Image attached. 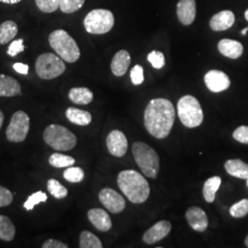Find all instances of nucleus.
<instances>
[{
  "label": "nucleus",
  "mask_w": 248,
  "mask_h": 248,
  "mask_svg": "<svg viewBox=\"0 0 248 248\" xmlns=\"http://www.w3.org/2000/svg\"><path fill=\"white\" fill-rule=\"evenodd\" d=\"M176 111L167 98L152 99L144 110V126L147 132L157 139H165L172 130Z\"/></svg>",
  "instance_id": "f257e3e1"
},
{
  "label": "nucleus",
  "mask_w": 248,
  "mask_h": 248,
  "mask_svg": "<svg viewBox=\"0 0 248 248\" xmlns=\"http://www.w3.org/2000/svg\"><path fill=\"white\" fill-rule=\"evenodd\" d=\"M117 182L120 189L133 203H143L150 195V186L147 180L137 171H122Z\"/></svg>",
  "instance_id": "f03ea898"
},
{
  "label": "nucleus",
  "mask_w": 248,
  "mask_h": 248,
  "mask_svg": "<svg viewBox=\"0 0 248 248\" xmlns=\"http://www.w3.org/2000/svg\"><path fill=\"white\" fill-rule=\"evenodd\" d=\"M49 44L63 61L75 62L79 59V47L67 31L63 30L54 31L49 36Z\"/></svg>",
  "instance_id": "7ed1b4c3"
},
{
  "label": "nucleus",
  "mask_w": 248,
  "mask_h": 248,
  "mask_svg": "<svg viewBox=\"0 0 248 248\" xmlns=\"http://www.w3.org/2000/svg\"><path fill=\"white\" fill-rule=\"evenodd\" d=\"M133 154L136 164L145 177L150 178L157 177L160 167L159 156L150 145L142 142H134Z\"/></svg>",
  "instance_id": "20e7f679"
},
{
  "label": "nucleus",
  "mask_w": 248,
  "mask_h": 248,
  "mask_svg": "<svg viewBox=\"0 0 248 248\" xmlns=\"http://www.w3.org/2000/svg\"><path fill=\"white\" fill-rule=\"evenodd\" d=\"M44 139L54 150H71L78 143L77 136L67 128L58 124H51L45 129Z\"/></svg>",
  "instance_id": "39448f33"
},
{
  "label": "nucleus",
  "mask_w": 248,
  "mask_h": 248,
  "mask_svg": "<svg viewBox=\"0 0 248 248\" xmlns=\"http://www.w3.org/2000/svg\"><path fill=\"white\" fill-rule=\"evenodd\" d=\"M177 114L180 122L187 128L199 127L203 122V111L197 98L186 95L177 102Z\"/></svg>",
  "instance_id": "423d86ee"
},
{
  "label": "nucleus",
  "mask_w": 248,
  "mask_h": 248,
  "mask_svg": "<svg viewBox=\"0 0 248 248\" xmlns=\"http://www.w3.org/2000/svg\"><path fill=\"white\" fill-rule=\"evenodd\" d=\"M37 75L42 79L51 80L62 75L66 67L60 56L52 53L41 54L35 62Z\"/></svg>",
  "instance_id": "0eeeda50"
},
{
  "label": "nucleus",
  "mask_w": 248,
  "mask_h": 248,
  "mask_svg": "<svg viewBox=\"0 0 248 248\" xmlns=\"http://www.w3.org/2000/svg\"><path fill=\"white\" fill-rule=\"evenodd\" d=\"M86 31L91 34H105L114 26V16L107 9H94L84 19Z\"/></svg>",
  "instance_id": "6e6552de"
},
{
  "label": "nucleus",
  "mask_w": 248,
  "mask_h": 248,
  "mask_svg": "<svg viewBox=\"0 0 248 248\" xmlns=\"http://www.w3.org/2000/svg\"><path fill=\"white\" fill-rule=\"evenodd\" d=\"M30 131V118L22 110L16 111L10 120L7 129V139L9 142H21L26 139Z\"/></svg>",
  "instance_id": "1a4fd4ad"
},
{
  "label": "nucleus",
  "mask_w": 248,
  "mask_h": 248,
  "mask_svg": "<svg viewBox=\"0 0 248 248\" xmlns=\"http://www.w3.org/2000/svg\"><path fill=\"white\" fill-rule=\"evenodd\" d=\"M98 198L100 202L107 208L110 213H122L125 208V201L124 197L119 194L112 188H103L100 190Z\"/></svg>",
  "instance_id": "9d476101"
},
{
  "label": "nucleus",
  "mask_w": 248,
  "mask_h": 248,
  "mask_svg": "<svg viewBox=\"0 0 248 248\" xmlns=\"http://www.w3.org/2000/svg\"><path fill=\"white\" fill-rule=\"evenodd\" d=\"M107 147L108 152L116 157H123L128 149V141L123 132L114 130L107 137Z\"/></svg>",
  "instance_id": "9b49d317"
},
{
  "label": "nucleus",
  "mask_w": 248,
  "mask_h": 248,
  "mask_svg": "<svg viewBox=\"0 0 248 248\" xmlns=\"http://www.w3.org/2000/svg\"><path fill=\"white\" fill-rule=\"evenodd\" d=\"M204 81L206 87L214 93L222 92L229 89L231 85L230 78H228V76L225 73L219 70H211L208 72L204 77Z\"/></svg>",
  "instance_id": "f8f14e48"
},
{
  "label": "nucleus",
  "mask_w": 248,
  "mask_h": 248,
  "mask_svg": "<svg viewBox=\"0 0 248 248\" xmlns=\"http://www.w3.org/2000/svg\"><path fill=\"white\" fill-rule=\"evenodd\" d=\"M172 225L169 221H160L146 231L142 240L147 245H154L164 239L171 231Z\"/></svg>",
  "instance_id": "ddd939ff"
},
{
  "label": "nucleus",
  "mask_w": 248,
  "mask_h": 248,
  "mask_svg": "<svg viewBox=\"0 0 248 248\" xmlns=\"http://www.w3.org/2000/svg\"><path fill=\"white\" fill-rule=\"evenodd\" d=\"M186 221L196 232H204L208 228L207 214L199 207H190L186 213Z\"/></svg>",
  "instance_id": "4468645a"
},
{
  "label": "nucleus",
  "mask_w": 248,
  "mask_h": 248,
  "mask_svg": "<svg viewBox=\"0 0 248 248\" xmlns=\"http://www.w3.org/2000/svg\"><path fill=\"white\" fill-rule=\"evenodd\" d=\"M196 0H180L177 5V18L185 25H190L195 20Z\"/></svg>",
  "instance_id": "2eb2a0df"
},
{
  "label": "nucleus",
  "mask_w": 248,
  "mask_h": 248,
  "mask_svg": "<svg viewBox=\"0 0 248 248\" xmlns=\"http://www.w3.org/2000/svg\"><path fill=\"white\" fill-rule=\"evenodd\" d=\"M90 222L101 232H108L111 229L112 222L108 213L102 209H91L88 213Z\"/></svg>",
  "instance_id": "dca6fc26"
},
{
  "label": "nucleus",
  "mask_w": 248,
  "mask_h": 248,
  "mask_svg": "<svg viewBox=\"0 0 248 248\" xmlns=\"http://www.w3.org/2000/svg\"><path fill=\"white\" fill-rule=\"evenodd\" d=\"M234 14L230 10H223L213 16L210 21V27L215 31H222L230 29L234 23Z\"/></svg>",
  "instance_id": "f3484780"
},
{
  "label": "nucleus",
  "mask_w": 248,
  "mask_h": 248,
  "mask_svg": "<svg viewBox=\"0 0 248 248\" xmlns=\"http://www.w3.org/2000/svg\"><path fill=\"white\" fill-rule=\"evenodd\" d=\"M131 63L130 53L125 50H121L116 53L110 63L112 74L116 77H123L128 70Z\"/></svg>",
  "instance_id": "a211bd4d"
},
{
  "label": "nucleus",
  "mask_w": 248,
  "mask_h": 248,
  "mask_svg": "<svg viewBox=\"0 0 248 248\" xmlns=\"http://www.w3.org/2000/svg\"><path fill=\"white\" fill-rule=\"evenodd\" d=\"M219 52L231 59H237L243 54L244 47L239 42L230 40V39H223L218 44Z\"/></svg>",
  "instance_id": "6ab92c4d"
},
{
  "label": "nucleus",
  "mask_w": 248,
  "mask_h": 248,
  "mask_svg": "<svg viewBox=\"0 0 248 248\" xmlns=\"http://www.w3.org/2000/svg\"><path fill=\"white\" fill-rule=\"evenodd\" d=\"M21 92V87L17 80L6 75H0V97L11 98Z\"/></svg>",
  "instance_id": "aec40b11"
},
{
  "label": "nucleus",
  "mask_w": 248,
  "mask_h": 248,
  "mask_svg": "<svg viewBox=\"0 0 248 248\" xmlns=\"http://www.w3.org/2000/svg\"><path fill=\"white\" fill-rule=\"evenodd\" d=\"M224 169L232 177L241 179H248V165L242 160H228L224 164Z\"/></svg>",
  "instance_id": "412c9836"
},
{
  "label": "nucleus",
  "mask_w": 248,
  "mask_h": 248,
  "mask_svg": "<svg viewBox=\"0 0 248 248\" xmlns=\"http://www.w3.org/2000/svg\"><path fill=\"white\" fill-rule=\"evenodd\" d=\"M65 116L72 124L79 126H87L92 121V116L89 111L70 107L66 109Z\"/></svg>",
  "instance_id": "4be33fe9"
},
{
  "label": "nucleus",
  "mask_w": 248,
  "mask_h": 248,
  "mask_svg": "<svg viewBox=\"0 0 248 248\" xmlns=\"http://www.w3.org/2000/svg\"><path fill=\"white\" fill-rule=\"evenodd\" d=\"M68 98L75 104L87 105L93 100L94 95L88 88H73L68 93Z\"/></svg>",
  "instance_id": "5701e85b"
},
{
  "label": "nucleus",
  "mask_w": 248,
  "mask_h": 248,
  "mask_svg": "<svg viewBox=\"0 0 248 248\" xmlns=\"http://www.w3.org/2000/svg\"><path fill=\"white\" fill-rule=\"evenodd\" d=\"M18 25L12 21L7 20L0 25V45H7L18 34Z\"/></svg>",
  "instance_id": "b1692460"
},
{
  "label": "nucleus",
  "mask_w": 248,
  "mask_h": 248,
  "mask_svg": "<svg viewBox=\"0 0 248 248\" xmlns=\"http://www.w3.org/2000/svg\"><path fill=\"white\" fill-rule=\"evenodd\" d=\"M222 184V179L220 177H212L206 180L204 183L203 197L205 201L209 203H212L215 200L216 192Z\"/></svg>",
  "instance_id": "393cba45"
},
{
  "label": "nucleus",
  "mask_w": 248,
  "mask_h": 248,
  "mask_svg": "<svg viewBox=\"0 0 248 248\" xmlns=\"http://www.w3.org/2000/svg\"><path fill=\"white\" fill-rule=\"evenodd\" d=\"M16 228L14 223L5 215H0V239L10 242L14 239Z\"/></svg>",
  "instance_id": "a878e982"
},
{
  "label": "nucleus",
  "mask_w": 248,
  "mask_h": 248,
  "mask_svg": "<svg viewBox=\"0 0 248 248\" xmlns=\"http://www.w3.org/2000/svg\"><path fill=\"white\" fill-rule=\"evenodd\" d=\"M49 163L53 168L63 169V168L72 167L76 163V160L70 155H65L55 153L49 157Z\"/></svg>",
  "instance_id": "bb28decb"
},
{
  "label": "nucleus",
  "mask_w": 248,
  "mask_h": 248,
  "mask_svg": "<svg viewBox=\"0 0 248 248\" xmlns=\"http://www.w3.org/2000/svg\"><path fill=\"white\" fill-rule=\"evenodd\" d=\"M79 247L81 248H102V243L98 237L89 231L81 232L79 238Z\"/></svg>",
  "instance_id": "cd10ccee"
},
{
  "label": "nucleus",
  "mask_w": 248,
  "mask_h": 248,
  "mask_svg": "<svg viewBox=\"0 0 248 248\" xmlns=\"http://www.w3.org/2000/svg\"><path fill=\"white\" fill-rule=\"evenodd\" d=\"M47 188H48V191L51 193V195L58 200L64 199L68 194V190L66 189V187L62 186L58 180L53 179V178L48 180Z\"/></svg>",
  "instance_id": "c85d7f7f"
},
{
  "label": "nucleus",
  "mask_w": 248,
  "mask_h": 248,
  "mask_svg": "<svg viewBox=\"0 0 248 248\" xmlns=\"http://www.w3.org/2000/svg\"><path fill=\"white\" fill-rule=\"evenodd\" d=\"M63 177L65 180L71 183H79L82 182L85 177L84 170L78 167H69L63 172Z\"/></svg>",
  "instance_id": "c756f323"
},
{
  "label": "nucleus",
  "mask_w": 248,
  "mask_h": 248,
  "mask_svg": "<svg viewBox=\"0 0 248 248\" xmlns=\"http://www.w3.org/2000/svg\"><path fill=\"white\" fill-rule=\"evenodd\" d=\"M86 0H60V8L63 13L71 14L83 7Z\"/></svg>",
  "instance_id": "7c9ffc66"
},
{
  "label": "nucleus",
  "mask_w": 248,
  "mask_h": 248,
  "mask_svg": "<svg viewBox=\"0 0 248 248\" xmlns=\"http://www.w3.org/2000/svg\"><path fill=\"white\" fill-rule=\"evenodd\" d=\"M231 216L233 218H242L248 214V200H241L239 202L233 204L230 208Z\"/></svg>",
  "instance_id": "2f4dec72"
},
{
  "label": "nucleus",
  "mask_w": 248,
  "mask_h": 248,
  "mask_svg": "<svg viewBox=\"0 0 248 248\" xmlns=\"http://www.w3.org/2000/svg\"><path fill=\"white\" fill-rule=\"evenodd\" d=\"M38 9L45 13H53L60 8V0H35Z\"/></svg>",
  "instance_id": "473e14b6"
},
{
  "label": "nucleus",
  "mask_w": 248,
  "mask_h": 248,
  "mask_svg": "<svg viewBox=\"0 0 248 248\" xmlns=\"http://www.w3.org/2000/svg\"><path fill=\"white\" fill-rule=\"evenodd\" d=\"M47 201V195L43 191H38L33 193L32 195L30 196L28 198L25 203L23 204L24 208L27 211H31L33 210L34 206L41 202H45Z\"/></svg>",
  "instance_id": "72a5a7b5"
},
{
  "label": "nucleus",
  "mask_w": 248,
  "mask_h": 248,
  "mask_svg": "<svg viewBox=\"0 0 248 248\" xmlns=\"http://www.w3.org/2000/svg\"><path fill=\"white\" fill-rule=\"evenodd\" d=\"M148 61L150 62L152 66L155 69H161L165 66V55L164 53L158 52V51H152L148 56Z\"/></svg>",
  "instance_id": "f704fd0d"
},
{
  "label": "nucleus",
  "mask_w": 248,
  "mask_h": 248,
  "mask_svg": "<svg viewBox=\"0 0 248 248\" xmlns=\"http://www.w3.org/2000/svg\"><path fill=\"white\" fill-rule=\"evenodd\" d=\"M23 39H18L16 41H13L9 46V49H8V54L11 57H15L17 56L18 53H22L24 52L25 50V46L23 45Z\"/></svg>",
  "instance_id": "c9c22d12"
},
{
  "label": "nucleus",
  "mask_w": 248,
  "mask_h": 248,
  "mask_svg": "<svg viewBox=\"0 0 248 248\" xmlns=\"http://www.w3.org/2000/svg\"><path fill=\"white\" fill-rule=\"evenodd\" d=\"M131 79L133 85L139 86L144 81V76H143V68L141 65L136 64L133 69L131 70Z\"/></svg>",
  "instance_id": "e433bc0d"
},
{
  "label": "nucleus",
  "mask_w": 248,
  "mask_h": 248,
  "mask_svg": "<svg viewBox=\"0 0 248 248\" xmlns=\"http://www.w3.org/2000/svg\"><path fill=\"white\" fill-rule=\"evenodd\" d=\"M232 137L234 140L242 143H248V126H240L233 133Z\"/></svg>",
  "instance_id": "4c0bfd02"
},
{
  "label": "nucleus",
  "mask_w": 248,
  "mask_h": 248,
  "mask_svg": "<svg viewBox=\"0 0 248 248\" xmlns=\"http://www.w3.org/2000/svg\"><path fill=\"white\" fill-rule=\"evenodd\" d=\"M13 201V194L11 191L4 187L0 186V208L1 207H7Z\"/></svg>",
  "instance_id": "58836bf2"
},
{
  "label": "nucleus",
  "mask_w": 248,
  "mask_h": 248,
  "mask_svg": "<svg viewBox=\"0 0 248 248\" xmlns=\"http://www.w3.org/2000/svg\"><path fill=\"white\" fill-rule=\"evenodd\" d=\"M43 248H67L68 246L63 244L57 240L49 239L45 241L44 245L42 246Z\"/></svg>",
  "instance_id": "ea45409f"
},
{
  "label": "nucleus",
  "mask_w": 248,
  "mask_h": 248,
  "mask_svg": "<svg viewBox=\"0 0 248 248\" xmlns=\"http://www.w3.org/2000/svg\"><path fill=\"white\" fill-rule=\"evenodd\" d=\"M13 68L15 71L18 74H21V75H28V73H29V65L26 63L16 62L13 64Z\"/></svg>",
  "instance_id": "a19ab883"
},
{
  "label": "nucleus",
  "mask_w": 248,
  "mask_h": 248,
  "mask_svg": "<svg viewBox=\"0 0 248 248\" xmlns=\"http://www.w3.org/2000/svg\"><path fill=\"white\" fill-rule=\"evenodd\" d=\"M22 0H0L1 3H5V4H9V5H13V4H17L19 3Z\"/></svg>",
  "instance_id": "79ce46f5"
},
{
  "label": "nucleus",
  "mask_w": 248,
  "mask_h": 248,
  "mask_svg": "<svg viewBox=\"0 0 248 248\" xmlns=\"http://www.w3.org/2000/svg\"><path fill=\"white\" fill-rule=\"evenodd\" d=\"M3 123H4V114H3V112L0 110V129H1L2 125H3Z\"/></svg>",
  "instance_id": "37998d69"
},
{
  "label": "nucleus",
  "mask_w": 248,
  "mask_h": 248,
  "mask_svg": "<svg viewBox=\"0 0 248 248\" xmlns=\"http://www.w3.org/2000/svg\"><path fill=\"white\" fill-rule=\"evenodd\" d=\"M248 27H247V28H246V29H244V30H243V31H241V33H242V34H243V35H246V34H247V32H248Z\"/></svg>",
  "instance_id": "c03bdc74"
},
{
  "label": "nucleus",
  "mask_w": 248,
  "mask_h": 248,
  "mask_svg": "<svg viewBox=\"0 0 248 248\" xmlns=\"http://www.w3.org/2000/svg\"><path fill=\"white\" fill-rule=\"evenodd\" d=\"M245 17H246V19L248 21V9L245 12Z\"/></svg>",
  "instance_id": "a18cd8bd"
},
{
  "label": "nucleus",
  "mask_w": 248,
  "mask_h": 248,
  "mask_svg": "<svg viewBox=\"0 0 248 248\" xmlns=\"http://www.w3.org/2000/svg\"><path fill=\"white\" fill-rule=\"evenodd\" d=\"M245 244H246V246H247V248H248V237L246 238V241H245Z\"/></svg>",
  "instance_id": "49530a36"
},
{
  "label": "nucleus",
  "mask_w": 248,
  "mask_h": 248,
  "mask_svg": "<svg viewBox=\"0 0 248 248\" xmlns=\"http://www.w3.org/2000/svg\"><path fill=\"white\" fill-rule=\"evenodd\" d=\"M247 180H248V179H247Z\"/></svg>",
  "instance_id": "de8ad7c7"
}]
</instances>
